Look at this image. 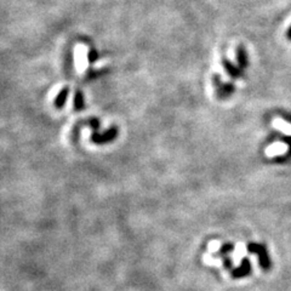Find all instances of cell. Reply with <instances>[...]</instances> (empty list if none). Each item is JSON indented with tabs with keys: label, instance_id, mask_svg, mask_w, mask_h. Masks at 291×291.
I'll list each match as a JSON object with an SVG mask.
<instances>
[{
	"label": "cell",
	"instance_id": "2",
	"mask_svg": "<svg viewBox=\"0 0 291 291\" xmlns=\"http://www.w3.org/2000/svg\"><path fill=\"white\" fill-rule=\"evenodd\" d=\"M275 124L280 125V126H277V127H279V129L283 130V131L288 132V134H290V132H291V126H290V125L285 124L284 122H279V120H278V122H275Z\"/></svg>",
	"mask_w": 291,
	"mask_h": 291
},
{
	"label": "cell",
	"instance_id": "1",
	"mask_svg": "<svg viewBox=\"0 0 291 291\" xmlns=\"http://www.w3.org/2000/svg\"><path fill=\"white\" fill-rule=\"evenodd\" d=\"M99 57H100V54L97 52V50L92 49L87 52V59H89L90 63H94V62H96L97 60H99Z\"/></svg>",
	"mask_w": 291,
	"mask_h": 291
}]
</instances>
